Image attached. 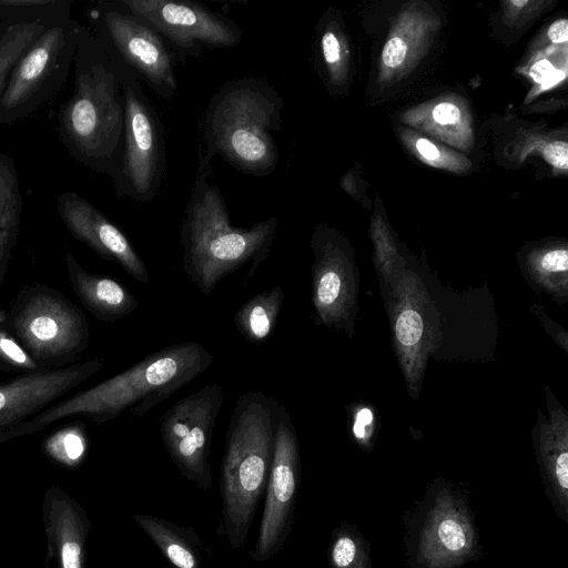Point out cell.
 Wrapping results in <instances>:
<instances>
[{
    "instance_id": "cell-1",
    "label": "cell",
    "mask_w": 568,
    "mask_h": 568,
    "mask_svg": "<svg viewBox=\"0 0 568 568\" xmlns=\"http://www.w3.org/2000/svg\"><path fill=\"white\" fill-rule=\"evenodd\" d=\"M212 362L213 355L197 342L166 346L125 371L55 402L0 433V444L37 434L72 416H83L95 424H103L129 408L132 415L142 417L207 369Z\"/></svg>"
},
{
    "instance_id": "cell-2",
    "label": "cell",
    "mask_w": 568,
    "mask_h": 568,
    "mask_svg": "<svg viewBox=\"0 0 568 568\" xmlns=\"http://www.w3.org/2000/svg\"><path fill=\"white\" fill-rule=\"evenodd\" d=\"M72 67L73 93L58 111L61 143L77 162L111 179L121 159L124 98L114 64L85 27Z\"/></svg>"
},
{
    "instance_id": "cell-3",
    "label": "cell",
    "mask_w": 568,
    "mask_h": 568,
    "mask_svg": "<svg viewBox=\"0 0 568 568\" xmlns=\"http://www.w3.org/2000/svg\"><path fill=\"white\" fill-rule=\"evenodd\" d=\"M211 164L199 163L181 226L182 268L210 296L226 275L250 264L247 280L270 255L276 216L248 227L233 226L220 187L210 182Z\"/></svg>"
},
{
    "instance_id": "cell-4",
    "label": "cell",
    "mask_w": 568,
    "mask_h": 568,
    "mask_svg": "<svg viewBox=\"0 0 568 568\" xmlns=\"http://www.w3.org/2000/svg\"><path fill=\"white\" fill-rule=\"evenodd\" d=\"M284 100L265 79L246 77L225 82L211 98L202 121L204 150L200 162L219 154L235 170L266 176L275 171Z\"/></svg>"
},
{
    "instance_id": "cell-5",
    "label": "cell",
    "mask_w": 568,
    "mask_h": 568,
    "mask_svg": "<svg viewBox=\"0 0 568 568\" xmlns=\"http://www.w3.org/2000/svg\"><path fill=\"white\" fill-rule=\"evenodd\" d=\"M280 404L264 392L237 397L226 433L221 463V531L235 549L247 539L258 503L265 493L275 446Z\"/></svg>"
},
{
    "instance_id": "cell-6",
    "label": "cell",
    "mask_w": 568,
    "mask_h": 568,
    "mask_svg": "<svg viewBox=\"0 0 568 568\" xmlns=\"http://www.w3.org/2000/svg\"><path fill=\"white\" fill-rule=\"evenodd\" d=\"M403 525L408 568H462L484 555L468 494L444 480L428 486Z\"/></svg>"
},
{
    "instance_id": "cell-7",
    "label": "cell",
    "mask_w": 568,
    "mask_h": 568,
    "mask_svg": "<svg viewBox=\"0 0 568 568\" xmlns=\"http://www.w3.org/2000/svg\"><path fill=\"white\" fill-rule=\"evenodd\" d=\"M6 323L43 371L77 363L89 346L90 326L83 311L40 283L21 287L6 310Z\"/></svg>"
},
{
    "instance_id": "cell-8",
    "label": "cell",
    "mask_w": 568,
    "mask_h": 568,
    "mask_svg": "<svg viewBox=\"0 0 568 568\" xmlns=\"http://www.w3.org/2000/svg\"><path fill=\"white\" fill-rule=\"evenodd\" d=\"M111 61L124 98L121 159L111 180L118 197L145 204L158 196L162 186L166 165L164 129L142 83L123 65Z\"/></svg>"
},
{
    "instance_id": "cell-9",
    "label": "cell",
    "mask_w": 568,
    "mask_h": 568,
    "mask_svg": "<svg viewBox=\"0 0 568 568\" xmlns=\"http://www.w3.org/2000/svg\"><path fill=\"white\" fill-rule=\"evenodd\" d=\"M91 32L114 62L139 82L170 100L178 90L176 53L145 20L119 1H102L90 10Z\"/></svg>"
},
{
    "instance_id": "cell-10",
    "label": "cell",
    "mask_w": 568,
    "mask_h": 568,
    "mask_svg": "<svg viewBox=\"0 0 568 568\" xmlns=\"http://www.w3.org/2000/svg\"><path fill=\"white\" fill-rule=\"evenodd\" d=\"M83 26L65 16L47 28L20 58L0 98V124L30 116L63 87Z\"/></svg>"
},
{
    "instance_id": "cell-11",
    "label": "cell",
    "mask_w": 568,
    "mask_h": 568,
    "mask_svg": "<svg viewBox=\"0 0 568 568\" xmlns=\"http://www.w3.org/2000/svg\"><path fill=\"white\" fill-rule=\"evenodd\" d=\"M223 399L221 385H205L160 417V435L170 458L187 480L204 491L212 487L211 443Z\"/></svg>"
},
{
    "instance_id": "cell-12",
    "label": "cell",
    "mask_w": 568,
    "mask_h": 568,
    "mask_svg": "<svg viewBox=\"0 0 568 568\" xmlns=\"http://www.w3.org/2000/svg\"><path fill=\"white\" fill-rule=\"evenodd\" d=\"M150 23L176 54L200 58L205 50L234 48L243 31L229 17L190 0H119Z\"/></svg>"
},
{
    "instance_id": "cell-13",
    "label": "cell",
    "mask_w": 568,
    "mask_h": 568,
    "mask_svg": "<svg viewBox=\"0 0 568 568\" xmlns=\"http://www.w3.org/2000/svg\"><path fill=\"white\" fill-rule=\"evenodd\" d=\"M300 481L301 456L296 429L286 407L280 404L263 515L256 542L248 552L253 561H270L286 544L294 525Z\"/></svg>"
},
{
    "instance_id": "cell-14",
    "label": "cell",
    "mask_w": 568,
    "mask_h": 568,
    "mask_svg": "<svg viewBox=\"0 0 568 568\" xmlns=\"http://www.w3.org/2000/svg\"><path fill=\"white\" fill-rule=\"evenodd\" d=\"M103 366V358L95 357L62 368L18 374L0 383V433L48 408Z\"/></svg>"
},
{
    "instance_id": "cell-15",
    "label": "cell",
    "mask_w": 568,
    "mask_h": 568,
    "mask_svg": "<svg viewBox=\"0 0 568 568\" xmlns=\"http://www.w3.org/2000/svg\"><path fill=\"white\" fill-rule=\"evenodd\" d=\"M55 207L73 237L104 260L116 263L136 282L150 284L148 267L129 239L91 202L74 191H65L57 196Z\"/></svg>"
},
{
    "instance_id": "cell-16",
    "label": "cell",
    "mask_w": 568,
    "mask_h": 568,
    "mask_svg": "<svg viewBox=\"0 0 568 568\" xmlns=\"http://www.w3.org/2000/svg\"><path fill=\"white\" fill-rule=\"evenodd\" d=\"M48 559L58 568H85L90 520L85 509L62 488L50 486L42 500Z\"/></svg>"
},
{
    "instance_id": "cell-17",
    "label": "cell",
    "mask_w": 568,
    "mask_h": 568,
    "mask_svg": "<svg viewBox=\"0 0 568 568\" xmlns=\"http://www.w3.org/2000/svg\"><path fill=\"white\" fill-rule=\"evenodd\" d=\"M65 266L70 284L81 304L99 321L113 323L131 315L138 298L119 281L87 271L67 251Z\"/></svg>"
},
{
    "instance_id": "cell-18",
    "label": "cell",
    "mask_w": 568,
    "mask_h": 568,
    "mask_svg": "<svg viewBox=\"0 0 568 568\" xmlns=\"http://www.w3.org/2000/svg\"><path fill=\"white\" fill-rule=\"evenodd\" d=\"M133 519L172 566L203 568L202 542L193 527H181L150 514H135Z\"/></svg>"
},
{
    "instance_id": "cell-19",
    "label": "cell",
    "mask_w": 568,
    "mask_h": 568,
    "mask_svg": "<svg viewBox=\"0 0 568 568\" xmlns=\"http://www.w3.org/2000/svg\"><path fill=\"white\" fill-rule=\"evenodd\" d=\"M22 215V194L17 166L0 152V287L8 273L18 242Z\"/></svg>"
},
{
    "instance_id": "cell-20",
    "label": "cell",
    "mask_w": 568,
    "mask_h": 568,
    "mask_svg": "<svg viewBox=\"0 0 568 568\" xmlns=\"http://www.w3.org/2000/svg\"><path fill=\"white\" fill-rule=\"evenodd\" d=\"M283 298L280 285L252 296L234 315L236 329L252 344L264 343L277 324Z\"/></svg>"
},
{
    "instance_id": "cell-21",
    "label": "cell",
    "mask_w": 568,
    "mask_h": 568,
    "mask_svg": "<svg viewBox=\"0 0 568 568\" xmlns=\"http://www.w3.org/2000/svg\"><path fill=\"white\" fill-rule=\"evenodd\" d=\"M60 18L6 26L0 33V98L20 58L38 37Z\"/></svg>"
},
{
    "instance_id": "cell-22",
    "label": "cell",
    "mask_w": 568,
    "mask_h": 568,
    "mask_svg": "<svg viewBox=\"0 0 568 568\" xmlns=\"http://www.w3.org/2000/svg\"><path fill=\"white\" fill-rule=\"evenodd\" d=\"M327 560L331 568H373L368 540L355 524L347 521L332 530Z\"/></svg>"
},
{
    "instance_id": "cell-23",
    "label": "cell",
    "mask_w": 568,
    "mask_h": 568,
    "mask_svg": "<svg viewBox=\"0 0 568 568\" xmlns=\"http://www.w3.org/2000/svg\"><path fill=\"white\" fill-rule=\"evenodd\" d=\"M90 439L85 425L75 422L49 434L41 444L42 453L54 463L74 468L85 459Z\"/></svg>"
},
{
    "instance_id": "cell-24",
    "label": "cell",
    "mask_w": 568,
    "mask_h": 568,
    "mask_svg": "<svg viewBox=\"0 0 568 568\" xmlns=\"http://www.w3.org/2000/svg\"><path fill=\"white\" fill-rule=\"evenodd\" d=\"M73 2V0H0V23L9 26L69 16Z\"/></svg>"
},
{
    "instance_id": "cell-25",
    "label": "cell",
    "mask_w": 568,
    "mask_h": 568,
    "mask_svg": "<svg viewBox=\"0 0 568 568\" xmlns=\"http://www.w3.org/2000/svg\"><path fill=\"white\" fill-rule=\"evenodd\" d=\"M316 248V263L314 267V303L321 317L327 322L329 312L338 302L342 280L338 271L332 267L326 257Z\"/></svg>"
},
{
    "instance_id": "cell-26",
    "label": "cell",
    "mask_w": 568,
    "mask_h": 568,
    "mask_svg": "<svg viewBox=\"0 0 568 568\" xmlns=\"http://www.w3.org/2000/svg\"><path fill=\"white\" fill-rule=\"evenodd\" d=\"M0 371L18 374L43 371L7 326L6 310H0Z\"/></svg>"
},
{
    "instance_id": "cell-27",
    "label": "cell",
    "mask_w": 568,
    "mask_h": 568,
    "mask_svg": "<svg viewBox=\"0 0 568 568\" xmlns=\"http://www.w3.org/2000/svg\"><path fill=\"white\" fill-rule=\"evenodd\" d=\"M423 334V321L413 310L404 311L396 322L397 339L405 346L416 344Z\"/></svg>"
},
{
    "instance_id": "cell-28",
    "label": "cell",
    "mask_w": 568,
    "mask_h": 568,
    "mask_svg": "<svg viewBox=\"0 0 568 568\" xmlns=\"http://www.w3.org/2000/svg\"><path fill=\"white\" fill-rule=\"evenodd\" d=\"M321 54L327 68L338 63L341 59V43L335 32L328 28L320 38Z\"/></svg>"
},
{
    "instance_id": "cell-29",
    "label": "cell",
    "mask_w": 568,
    "mask_h": 568,
    "mask_svg": "<svg viewBox=\"0 0 568 568\" xmlns=\"http://www.w3.org/2000/svg\"><path fill=\"white\" fill-rule=\"evenodd\" d=\"M407 52V45L399 37L389 39L383 49V62L388 68H396L403 63Z\"/></svg>"
},
{
    "instance_id": "cell-30",
    "label": "cell",
    "mask_w": 568,
    "mask_h": 568,
    "mask_svg": "<svg viewBox=\"0 0 568 568\" xmlns=\"http://www.w3.org/2000/svg\"><path fill=\"white\" fill-rule=\"evenodd\" d=\"M542 154L545 160L557 169H567L568 162V145L564 141H555L547 144Z\"/></svg>"
},
{
    "instance_id": "cell-31",
    "label": "cell",
    "mask_w": 568,
    "mask_h": 568,
    "mask_svg": "<svg viewBox=\"0 0 568 568\" xmlns=\"http://www.w3.org/2000/svg\"><path fill=\"white\" fill-rule=\"evenodd\" d=\"M541 266L548 272H565L568 268V252L555 250L544 255Z\"/></svg>"
},
{
    "instance_id": "cell-32",
    "label": "cell",
    "mask_w": 568,
    "mask_h": 568,
    "mask_svg": "<svg viewBox=\"0 0 568 568\" xmlns=\"http://www.w3.org/2000/svg\"><path fill=\"white\" fill-rule=\"evenodd\" d=\"M433 118L439 124H452L459 120V109L449 102L436 105L433 110Z\"/></svg>"
},
{
    "instance_id": "cell-33",
    "label": "cell",
    "mask_w": 568,
    "mask_h": 568,
    "mask_svg": "<svg viewBox=\"0 0 568 568\" xmlns=\"http://www.w3.org/2000/svg\"><path fill=\"white\" fill-rule=\"evenodd\" d=\"M529 74L535 82L545 84L555 77L556 70L548 60L544 59L532 64Z\"/></svg>"
},
{
    "instance_id": "cell-34",
    "label": "cell",
    "mask_w": 568,
    "mask_h": 568,
    "mask_svg": "<svg viewBox=\"0 0 568 568\" xmlns=\"http://www.w3.org/2000/svg\"><path fill=\"white\" fill-rule=\"evenodd\" d=\"M548 37L554 43H564L568 40V20L559 19L548 29Z\"/></svg>"
},
{
    "instance_id": "cell-35",
    "label": "cell",
    "mask_w": 568,
    "mask_h": 568,
    "mask_svg": "<svg viewBox=\"0 0 568 568\" xmlns=\"http://www.w3.org/2000/svg\"><path fill=\"white\" fill-rule=\"evenodd\" d=\"M416 148L417 151L428 160H436L439 156L438 149L426 139H418Z\"/></svg>"
},
{
    "instance_id": "cell-36",
    "label": "cell",
    "mask_w": 568,
    "mask_h": 568,
    "mask_svg": "<svg viewBox=\"0 0 568 568\" xmlns=\"http://www.w3.org/2000/svg\"><path fill=\"white\" fill-rule=\"evenodd\" d=\"M373 419V414L368 408L361 409L356 415L355 425H358L361 427H364L368 424H371Z\"/></svg>"
},
{
    "instance_id": "cell-37",
    "label": "cell",
    "mask_w": 568,
    "mask_h": 568,
    "mask_svg": "<svg viewBox=\"0 0 568 568\" xmlns=\"http://www.w3.org/2000/svg\"><path fill=\"white\" fill-rule=\"evenodd\" d=\"M511 3L516 7H524L526 6L528 2L525 1V0H513Z\"/></svg>"
},
{
    "instance_id": "cell-38",
    "label": "cell",
    "mask_w": 568,
    "mask_h": 568,
    "mask_svg": "<svg viewBox=\"0 0 568 568\" xmlns=\"http://www.w3.org/2000/svg\"><path fill=\"white\" fill-rule=\"evenodd\" d=\"M6 26L0 23V33L4 30Z\"/></svg>"
}]
</instances>
